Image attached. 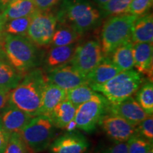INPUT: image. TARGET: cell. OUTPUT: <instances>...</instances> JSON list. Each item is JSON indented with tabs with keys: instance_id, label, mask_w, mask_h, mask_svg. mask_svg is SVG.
I'll use <instances>...</instances> for the list:
<instances>
[{
	"instance_id": "6da1fadb",
	"label": "cell",
	"mask_w": 153,
	"mask_h": 153,
	"mask_svg": "<svg viewBox=\"0 0 153 153\" xmlns=\"http://www.w3.org/2000/svg\"><path fill=\"white\" fill-rule=\"evenodd\" d=\"M56 12L57 22L65 24L82 36L102 22L101 9L89 0H62Z\"/></svg>"
},
{
	"instance_id": "7a4b0ae2",
	"label": "cell",
	"mask_w": 153,
	"mask_h": 153,
	"mask_svg": "<svg viewBox=\"0 0 153 153\" xmlns=\"http://www.w3.org/2000/svg\"><path fill=\"white\" fill-rule=\"evenodd\" d=\"M45 82V74L41 69L28 72L10 91L9 103L31 117L39 116Z\"/></svg>"
},
{
	"instance_id": "3957f363",
	"label": "cell",
	"mask_w": 153,
	"mask_h": 153,
	"mask_svg": "<svg viewBox=\"0 0 153 153\" xmlns=\"http://www.w3.org/2000/svg\"><path fill=\"white\" fill-rule=\"evenodd\" d=\"M1 45L8 62L23 74L35 69L43 61V53L26 36L4 33Z\"/></svg>"
},
{
	"instance_id": "277c9868",
	"label": "cell",
	"mask_w": 153,
	"mask_h": 153,
	"mask_svg": "<svg viewBox=\"0 0 153 153\" xmlns=\"http://www.w3.org/2000/svg\"><path fill=\"white\" fill-rule=\"evenodd\" d=\"M143 82V74L131 69L121 71L104 83L89 86L104 96L110 104H116L132 97Z\"/></svg>"
},
{
	"instance_id": "5b68a950",
	"label": "cell",
	"mask_w": 153,
	"mask_h": 153,
	"mask_svg": "<svg viewBox=\"0 0 153 153\" xmlns=\"http://www.w3.org/2000/svg\"><path fill=\"white\" fill-rule=\"evenodd\" d=\"M137 17L129 14L109 16L101 32V46L104 56H110L118 45L131 40L132 26Z\"/></svg>"
},
{
	"instance_id": "8992f818",
	"label": "cell",
	"mask_w": 153,
	"mask_h": 153,
	"mask_svg": "<svg viewBox=\"0 0 153 153\" xmlns=\"http://www.w3.org/2000/svg\"><path fill=\"white\" fill-rule=\"evenodd\" d=\"M19 134L32 153H39L54 140L55 126L49 116L39 115L32 118Z\"/></svg>"
},
{
	"instance_id": "52a82bcc",
	"label": "cell",
	"mask_w": 153,
	"mask_h": 153,
	"mask_svg": "<svg viewBox=\"0 0 153 153\" xmlns=\"http://www.w3.org/2000/svg\"><path fill=\"white\" fill-rule=\"evenodd\" d=\"M108 104L104 96L96 93L92 98L76 108L74 118L76 128L89 133L94 131L108 111Z\"/></svg>"
},
{
	"instance_id": "ba28073f",
	"label": "cell",
	"mask_w": 153,
	"mask_h": 153,
	"mask_svg": "<svg viewBox=\"0 0 153 153\" xmlns=\"http://www.w3.org/2000/svg\"><path fill=\"white\" fill-rule=\"evenodd\" d=\"M57 24L56 13L36 10L31 16L26 37L39 48L50 45Z\"/></svg>"
},
{
	"instance_id": "9c48e42d",
	"label": "cell",
	"mask_w": 153,
	"mask_h": 153,
	"mask_svg": "<svg viewBox=\"0 0 153 153\" xmlns=\"http://www.w3.org/2000/svg\"><path fill=\"white\" fill-rule=\"evenodd\" d=\"M103 57L100 41L90 39L77 44L70 63L80 74L86 76L99 64Z\"/></svg>"
},
{
	"instance_id": "30bf717a",
	"label": "cell",
	"mask_w": 153,
	"mask_h": 153,
	"mask_svg": "<svg viewBox=\"0 0 153 153\" xmlns=\"http://www.w3.org/2000/svg\"><path fill=\"white\" fill-rule=\"evenodd\" d=\"M99 125L104 133L116 142H127L131 137L137 135V126L111 113L104 115Z\"/></svg>"
},
{
	"instance_id": "8fae6325",
	"label": "cell",
	"mask_w": 153,
	"mask_h": 153,
	"mask_svg": "<svg viewBox=\"0 0 153 153\" xmlns=\"http://www.w3.org/2000/svg\"><path fill=\"white\" fill-rule=\"evenodd\" d=\"M45 78L65 90L88 84L86 76L79 73L70 63L46 70Z\"/></svg>"
},
{
	"instance_id": "7c38bea8",
	"label": "cell",
	"mask_w": 153,
	"mask_h": 153,
	"mask_svg": "<svg viewBox=\"0 0 153 153\" xmlns=\"http://www.w3.org/2000/svg\"><path fill=\"white\" fill-rule=\"evenodd\" d=\"M48 148L51 153H86L89 143L82 134L71 131L53 140Z\"/></svg>"
},
{
	"instance_id": "4fadbf2b",
	"label": "cell",
	"mask_w": 153,
	"mask_h": 153,
	"mask_svg": "<svg viewBox=\"0 0 153 153\" xmlns=\"http://www.w3.org/2000/svg\"><path fill=\"white\" fill-rule=\"evenodd\" d=\"M108 111L123 118L134 126H137L149 116L133 97H128L116 104H109Z\"/></svg>"
},
{
	"instance_id": "5bb4252c",
	"label": "cell",
	"mask_w": 153,
	"mask_h": 153,
	"mask_svg": "<svg viewBox=\"0 0 153 153\" xmlns=\"http://www.w3.org/2000/svg\"><path fill=\"white\" fill-rule=\"evenodd\" d=\"M32 118L10 103H8L0 111L1 124L9 134L20 133Z\"/></svg>"
},
{
	"instance_id": "9a60e30c",
	"label": "cell",
	"mask_w": 153,
	"mask_h": 153,
	"mask_svg": "<svg viewBox=\"0 0 153 153\" xmlns=\"http://www.w3.org/2000/svg\"><path fill=\"white\" fill-rule=\"evenodd\" d=\"M134 67L143 75L152 81V43H135L133 47Z\"/></svg>"
},
{
	"instance_id": "2e32d148",
	"label": "cell",
	"mask_w": 153,
	"mask_h": 153,
	"mask_svg": "<svg viewBox=\"0 0 153 153\" xmlns=\"http://www.w3.org/2000/svg\"><path fill=\"white\" fill-rule=\"evenodd\" d=\"M78 43L62 46L51 47L43 57V65L45 71L71 62Z\"/></svg>"
},
{
	"instance_id": "e0dca14e",
	"label": "cell",
	"mask_w": 153,
	"mask_h": 153,
	"mask_svg": "<svg viewBox=\"0 0 153 153\" xmlns=\"http://www.w3.org/2000/svg\"><path fill=\"white\" fill-rule=\"evenodd\" d=\"M120 72L109 56H104L99 64L86 76V78L89 85H100L108 81Z\"/></svg>"
},
{
	"instance_id": "ac0fdd59",
	"label": "cell",
	"mask_w": 153,
	"mask_h": 153,
	"mask_svg": "<svg viewBox=\"0 0 153 153\" xmlns=\"http://www.w3.org/2000/svg\"><path fill=\"white\" fill-rule=\"evenodd\" d=\"M131 40L135 43H152L153 16L152 13H147L137 16L132 26Z\"/></svg>"
},
{
	"instance_id": "d6986e66",
	"label": "cell",
	"mask_w": 153,
	"mask_h": 153,
	"mask_svg": "<svg viewBox=\"0 0 153 153\" xmlns=\"http://www.w3.org/2000/svg\"><path fill=\"white\" fill-rule=\"evenodd\" d=\"M66 90L46 80L42 97L41 115L48 116L59 103L66 99Z\"/></svg>"
},
{
	"instance_id": "ffe728a7",
	"label": "cell",
	"mask_w": 153,
	"mask_h": 153,
	"mask_svg": "<svg viewBox=\"0 0 153 153\" xmlns=\"http://www.w3.org/2000/svg\"><path fill=\"white\" fill-rule=\"evenodd\" d=\"M76 108L68 99L59 103L49 115L55 128L65 129L67 126L74 120Z\"/></svg>"
},
{
	"instance_id": "44dd1931",
	"label": "cell",
	"mask_w": 153,
	"mask_h": 153,
	"mask_svg": "<svg viewBox=\"0 0 153 153\" xmlns=\"http://www.w3.org/2000/svg\"><path fill=\"white\" fill-rule=\"evenodd\" d=\"M133 47V43L131 40H128L118 45L110 55L113 63L120 71L129 70L134 68Z\"/></svg>"
},
{
	"instance_id": "7402d4cb",
	"label": "cell",
	"mask_w": 153,
	"mask_h": 153,
	"mask_svg": "<svg viewBox=\"0 0 153 153\" xmlns=\"http://www.w3.org/2000/svg\"><path fill=\"white\" fill-rule=\"evenodd\" d=\"M37 10L33 0H15L1 11L5 22L30 16Z\"/></svg>"
},
{
	"instance_id": "603a6c76",
	"label": "cell",
	"mask_w": 153,
	"mask_h": 153,
	"mask_svg": "<svg viewBox=\"0 0 153 153\" xmlns=\"http://www.w3.org/2000/svg\"><path fill=\"white\" fill-rule=\"evenodd\" d=\"M81 37L82 36L70 26L63 23L57 22L50 46L54 47L71 45L77 43Z\"/></svg>"
},
{
	"instance_id": "cb8c5ba5",
	"label": "cell",
	"mask_w": 153,
	"mask_h": 153,
	"mask_svg": "<svg viewBox=\"0 0 153 153\" xmlns=\"http://www.w3.org/2000/svg\"><path fill=\"white\" fill-rule=\"evenodd\" d=\"M24 76L7 61L0 59V88L11 91L16 87Z\"/></svg>"
},
{
	"instance_id": "d4e9b609",
	"label": "cell",
	"mask_w": 153,
	"mask_h": 153,
	"mask_svg": "<svg viewBox=\"0 0 153 153\" xmlns=\"http://www.w3.org/2000/svg\"><path fill=\"white\" fill-rule=\"evenodd\" d=\"M97 91L88 84H83L67 91L66 99L72 103L76 108L89 101Z\"/></svg>"
},
{
	"instance_id": "484cf974",
	"label": "cell",
	"mask_w": 153,
	"mask_h": 153,
	"mask_svg": "<svg viewBox=\"0 0 153 153\" xmlns=\"http://www.w3.org/2000/svg\"><path fill=\"white\" fill-rule=\"evenodd\" d=\"M135 99L143 110L148 115L153 113V84L152 81L143 82L136 91Z\"/></svg>"
},
{
	"instance_id": "4316f807",
	"label": "cell",
	"mask_w": 153,
	"mask_h": 153,
	"mask_svg": "<svg viewBox=\"0 0 153 153\" xmlns=\"http://www.w3.org/2000/svg\"><path fill=\"white\" fill-rule=\"evenodd\" d=\"M31 16L20 17L6 22L4 33L9 35L26 36Z\"/></svg>"
},
{
	"instance_id": "83f0119b",
	"label": "cell",
	"mask_w": 153,
	"mask_h": 153,
	"mask_svg": "<svg viewBox=\"0 0 153 153\" xmlns=\"http://www.w3.org/2000/svg\"><path fill=\"white\" fill-rule=\"evenodd\" d=\"M131 1L132 0H109L99 8L104 18L116 16L126 14Z\"/></svg>"
},
{
	"instance_id": "f1b7e54d",
	"label": "cell",
	"mask_w": 153,
	"mask_h": 153,
	"mask_svg": "<svg viewBox=\"0 0 153 153\" xmlns=\"http://www.w3.org/2000/svg\"><path fill=\"white\" fill-rule=\"evenodd\" d=\"M127 145L128 153H148L152 149V143L138 135L131 137Z\"/></svg>"
},
{
	"instance_id": "f546056e",
	"label": "cell",
	"mask_w": 153,
	"mask_h": 153,
	"mask_svg": "<svg viewBox=\"0 0 153 153\" xmlns=\"http://www.w3.org/2000/svg\"><path fill=\"white\" fill-rule=\"evenodd\" d=\"M4 153H32L20 134H10Z\"/></svg>"
},
{
	"instance_id": "4dcf8cb0",
	"label": "cell",
	"mask_w": 153,
	"mask_h": 153,
	"mask_svg": "<svg viewBox=\"0 0 153 153\" xmlns=\"http://www.w3.org/2000/svg\"><path fill=\"white\" fill-rule=\"evenodd\" d=\"M153 0H132L126 14L140 16L147 14L152 7Z\"/></svg>"
},
{
	"instance_id": "1f68e13d",
	"label": "cell",
	"mask_w": 153,
	"mask_h": 153,
	"mask_svg": "<svg viewBox=\"0 0 153 153\" xmlns=\"http://www.w3.org/2000/svg\"><path fill=\"white\" fill-rule=\"evenodd\" d=\"M137 128V135L148 140L152 143L153 140V117L149 115L146 118L141 121Z\"/></svg>"
},
{
	"instance_id": "d6a6232c",
	"label": "cell",
	"mask_w": 153,
	"mask_h": 153,
	"mask_svg": "<svg viewBox=\"0 0 153 153\" xmlns=\"http://www.w3.org/2000/svg\"><path fill=\"white\" fill-rule=\"evenodd\" d=\"M37 10L46 11L52 10L55 7L58 5L62 0H33Z\"/></svg>"
},
{
	"instance_id": "836d02e7",
	"label": "cell",
	"mask_w": 153,
	"mask_h": 153,
	"mask_svg": "<svg viewBox=\"0 0 153 153\" xmlns=\"http://www.w3.org/2000/svg\"><path fill=\"white\" fill-rule=\"evenodd\" d=\"M101 153H128L127 143L117 142V143L106 149Z\"/></svg>"
},
{
	"instance_id": "e575fe53",
	"label": "cell",
	"mask_w": 153,
	"mask_h": 153,
	"mask_svg": "<svg viewBox=\"0 0 153 153\" xmlns=\"http://www.w3.org/2000/svg\"><path fill=\"white\" fill-rule=\"evenodd\" d=\"M9 135L10 134L3 127L1 119H0V153H4V151L7 143H8Z\"/></svg>"
},
{
	"instance_id": "d590c367",
	"label": "cell",
	"mask_w": 153,
	"mask_h": 153,
	"mask_svg": "<svg viewBox=\"0 0 153 153\" xmlns=\"http://www.w3.org/2000/svg\"><path fill=\"white\" fill-rule=\"evenodd\" d=\"M10 91L0 88V111L9 103Z\"/></svg>"
},
{
	"instance_id": "8d00e7d4",
	"label": "cell",
	"mask_w": 153,
	"mask_h": 153,
	"mask_svg": "<svg viewBox=\"0 0 153 153\" xmlns=\"http://www.w3.org/2000/svg\"><path fill=\"white\" fill-rule=\"evenodd\" d=\"M5 23L6 22L2 16V13H1V11H0V43H1V39H2L4 34V28Z\"/></svg>"
},
{
	"instance_id": "74e56055",
	"label": "cell",
	"mask_w": 153,
	"mask_h": 153,
	"mask_svg": "<svg viewBox=\"0 0 153 153\" xmlns=\"http://www.w3.org/2000/svg\"><path fill=\"white\" fill-rule=\"evenodd\" d=\"M15 1V0H0V11H2L9 4Z\"/></svg>"
},
{
	"instance_id": "f35d334b",
	"label": "cell",
	"mask_w": 153,
	"mask_h": 153,
	"mask_svg": "<svg viewBox=\"0 0 153 153\" xmlns=\"http://www.w3.org/2000/svg\"><path fill=\"white\" fill-rule=\"evenodd\" d=\"M93 1L96 4V5L98 6L99 7H101L104 4H105L106 2H108L109 0H93Z\"/></svg>"
},
{
	"instance_id": "ab89813d",
	"label": "cell",
	"mask_w": 153,
	"mask_h": 153,
	"mask_svg": "<svg viewBox=\"0 0 153 153\" xmlns=\"http://www.w3.org/2000/svg\"><path fill=\"white\" fill-rule=\"evenodd\" d=\"M0 59H1V60H4L7 61V57H6V55H5V54H4V52L2 47H1V43H0ZM7 62H8V61H7Z\"/></svg>"
},
{
	"instance_id": "60d3db41",
	"label": "cell",
	"mask_w": 153,
	"mask_h": 153,
	"mask_svg": "<svg viewBox=\"0 0 153 153\" xmlns=\"http://www.w3.org/2000/svg\"><path fill=\"white\" fill-rule=\"evenodd\" d=\"M148 153H153V150H152H152H151L149 151V152H148Z\"/></svg>"
}]
</instances>
